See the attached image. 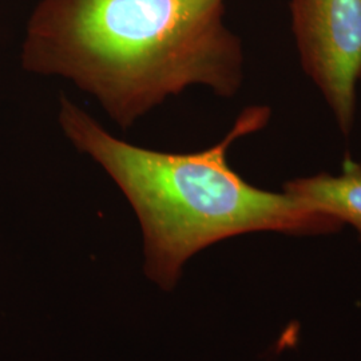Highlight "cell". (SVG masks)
Wrapping results in <instances>:
<instances>
[{
	"label": "cell",
	"instance_id": "obj_5",
	"mask_svg": "<svg viewBox=\"0 0 361 361\" xmlns=\"http://www.w3.org/2000/svg\"><path fill=\"white\" fill-rule=\"evenodd\" d=\"M360 83H361V75H360Z\"/></svg>",
	"mask_w": 361,
	"mask_h": 361
},
{
	"label": "cell",
	"instance_id": "obj_3",
	"mask_svg": "<svg viewBox=\"0 0 361 361\" xmlns=\"http://www.w3.org/2000/svg\"><path fill=\"white\" fill-rule=\"evenodd\" d=\"M300 62L341 134L355 126L361 75V0H292Z\"/></svg>",
	"mask_w": 361,
	"mask_h": 361
},
{
	"label": "cell",
	"instance_id": "obj_2",
	"mask_svg": "<svg viewBox=\"0 0 361 361\" xmlns=\"http://www.w3.org/2000/svg\"><path fill=\"white\" fill-rule=\"evenodd\" d=\"M269 118L267 106H249L216 145L169 153L116 138L65 97L59 107L66 137L129 200L142 228L145 271L164 289L176 285L189 258L222 240L256 232L326 234L343 226L286 192L250 185L229 165L233 143L264 129Z\"/></svg>",
	"mask_w": 361,
	"mask_h": 361
},
{
	"label": "cell",
	"instance_id": "obj_1",
	"mask_svg": "<svg viewBox=\"0 0 361 361\" xmlns=\"http://www.w3.org/2000/svg\"><path fill=\"white\" fill-rule=\"evenodd\" d=\"M226 0H40L23 66L65 78L129 129L170 97L202 86L235 95L244 80Z\"/></svg>",
	"mask_w": 361,
	"mask_h": 361
},
{
	"label": "cell",
	"instance_id": "obj_4",
	"mask_svg": "<svg viewBox=\"0 0 361 361\" xmlns=\"http://www.w3.org/2000/svg\"><path fill=\"white\" fill-rule=\"evenodd\" d=\"M284 192L341 224L352 225L361 238V164L353 158H344L337 176L319 173L297 177L285 183Z\"/></svg>",
	"mask_w": 361,
	"mask_h": 361
}]
</instances>
